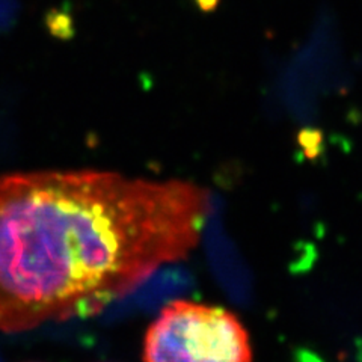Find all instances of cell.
Listing matches in <instances>:
<instances>
[{"instance_id": "1", "label": "cell", "mask_w": 362, "mask_h": 362, "mask_svg": "<svg viewBox=\"0 0 362 362\" xmlns=\"http://www.w3.org/2000/svg\"><path fill=\"white\" fill-rule=\"evenodd\" d=\"M209 194L107 171L0 177V331L105 310L199 243Z\"/></svg>"}, {"instance_id": "2", "label": "cell", "mask_w": 362, "mask_h": 362, "mask_svg": "<svg viewBox=\"0 0 362 362\" xmlns=\"http://www.w3.org/2000/svg\"><path fill=\"white\" fill-rule=\"evenodd\" d=\"M144 362H252V347L231 311L180 299L146 329Z\"/></svg>"}, {"instance_id": "3", "label": "cell", "mask_w": 362, "mask_h": 362, "mask_svg": "<svg viewBox=\"0 0 362 362\" xmlns=\"http://www.w3.org/2000/svg\"><path fill=\"white\" fill-rule=\"evenodd\" d=\"M291 59L317 89H339L349 82L341 33L331 9L317 13L308 38Z\"/></svg>"}, {"instance_id": "4", "label": "cell", "mask_w": 362, "mask_h": 362, "mask_svg": "<svg viewBox=\"0 0 362 362\" xmlns=\"http://www.w3.org/2000/svg\"><path fill=\"white\" fill-rule=\"evenodd\" d=\"M358 61H359V64H361V66H362V56H361V58H359Z\"/></svg>"}]
</instances>
